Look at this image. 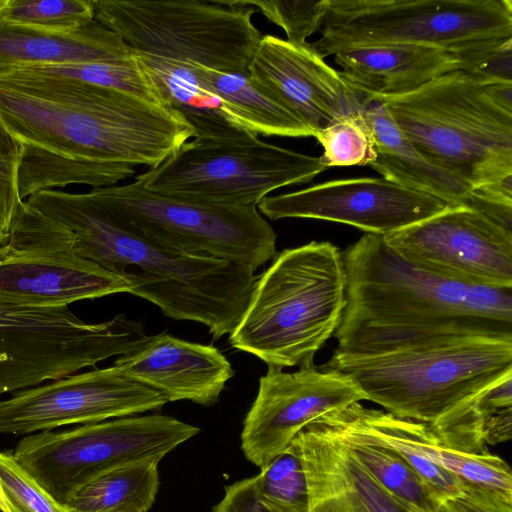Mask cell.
Masks as SVG:
<instances>
[{
	"label": "cell",
	"mask_w": 512,
	"mask_h": 512,
	"mask_svg": "<svg viewBox=\"0 0 512 512\" xmlns=\"http://www.w3.org/2000/svg\"><path fill=\"white\" fill-rule=\"evenodd\" d=\"M0 122L20 147L22 201L69 184L114 186L194 137L167 106L33 69L0 72Z\"/></svg>",
	"instance_id": "6da1fadb"
},
{
	"label": "cell",
	"mask_w": 512,
	"mask_h": 512,
	"mask_svg": "<svg viewBox=\"0 0 512 512\" xmlns=\"http://www.w3.org/2000/svg\"><path fill=\"white\" fill-rule=\"evenodd\" d=\"M26 203L70 232V253L124 277L130 294L152 302L165 316L203 324L213 340L239 323L257 280L253 269L153 240L91 191L43 190Z\"/></svg>",
	"instance_id": "7a4b0ae2"
},
{
	"label": "cell",
	"mask_w": 512,
	"mask_h": 512,
	"mask_svg": "<svg viewBox=\"0 0 512 512\" xmlns=\"http://www.w3.org/2000/svg\"><path fill=\"white\" fill-rule=\"evenodd\" d=\"M347 305L336 351L377 353L451 334H512V288L454 280L404 259L366 233L342 252Z\"/></svg>",
	"instance_id": "3957f363"
},
{
	"label": "cell",
	"mask_w": 512,
	"mask_h": 512,
	"mask_svg": "<svg viewBox=\"0 0 512 512\" xmlns=\"http://www.w3.org/2000/svg\"><path fill=\"white\" fill-rule=\"evenodd\" d=\"M321 368L349 375L387 412L434 429L512 374V334L443 335L367 354L335 350Z\"/></svg>",
	"instance_id": "277c9868"
},
{
	"label": "cell",
	"mask_w": 512,
	"mask_h": 512,
	"mask_svg": "<svg viewBox=\"0 0 512 512\" xmlns=\"http://www.w3.org/2000/svg\"><path fill=\"white\" fill-rule=\"evenodd\" d=\"M346 305L347 275L337 246L312 241L284 249L257 276L229 341L268 367L312 364L337 331Z\"/></svg>",
	"instance_id": "5b68a950"
},
{
	"label": "cell",
	"mask_w": 512,
	"mask_h": 512,
	"mask_svg": "<svg viewBox=\"0 0 512 512\" xmlns=\"http://www.w3.org/2000/svg\"><path fill=\"white\" fill-rule=\"evenodd\" d=\"M388 110L431 164L471 189L512 175V111L463 70L404 94L364 96Z\"/></svg>",
	"instance_id": "8992f818"
},
{
	"label": "cell",
	"mask_w": 512,
	"mask_h": 512,
	"mask_svg": "<svg viewBox=\"0 0 512 512\" xmlns=\"http://www.w3.org/2000/svg\"><path fill=\"white\" fill-rule=\"evenodd\" d=\"M322 57L379 45L414 44L463 56L512 38L511 0H329Z\"/></svg>",
	"instance_id": "52a82bcc"
},
{
	"label": "cell",
	"mask_w": 512,
	"mask_h": 512,
	"mask_svg": "<svg viewBox=\"0 0 512 512\" xmlns=\"http://www.w3.org/2000/svg\"><path fill=\"white\" fill-rule=\"evenodd\" d=\"M95 20L134 53L248 73L262 38L252 7L219 0H93Z\"/></svg>",
	"instance_id": "ba28073f"
},
{
	"label": "cell",
	"mask_w": 512,
	"mask_h": 512,
	"mask_svg": "<svg viewBox=\"0 0 512 512\" xmlns=\"http://www.w3.org/2000/svg\"><path fill=\"white\" fill-rule=\"evenodd\" d=\"M326 168L319 157L264 142L246 132L194 137L135 177L147 190L201 203L257 206L273 190L310 182Z\"/></svg>",
	"instance_id": "9c48e42d"
},
{
	"label": "cell",
	"mask_w": 512,
	"mask_h": 512,
	"mask_svg": "<svg viewBox=\"0 0 512 512\" xmlns=\"http://www.w3.org/2000/svg\"><path fill=\"white\" fill-rule=\"evenodd\" d=\"M199 431L167 415L127 416L30 434L12 453L47 493L65 505L76 490L101 474L135 462L161 461Z\"/></svg>",
	"instance_id": "30bf717a"
},
{
	"label": "cell",
	"mask_w": 512,
	"mask_h": 512,
	"mask_svg": "<svg viewBox=\"0 0 512 512\" xmlns=\"http://www.w3.org/2000/svg\"><path fill=\"white\" fill-rule=\"evenodd\" d=\"M146 337L143 325L124 314L87 323L68 306L0 302V396L94 367Z\"/></svg>",
	"instance_id": "8fae6325"
},
{
	"label": "cell",
	"mask_w": 512,
	"mask_h": 512,
	"mask_svg": "<svg viewBox=\"0 0 512 512\" xmlns=\"http://www.w3.org/2000/svg\"><path fill=\"white\" fill-rule=\"evenodd\" d=\"M92 194L147 237L188 254L256 271L276 253V234L257 206L201 203L166 196L139 182L93 188Z\"/></svg>",
	"instance_id": "7c38bea8"
},
{
	"label": "cell",
	"mask_w": 512,
	"mask_h": 512,
	"mask_svg": "<svg viewBox=\"0 0 512 512\" xmlns=\"http://www.w3.org/2000/svg\"><path fill=\"white\" fill-rule=\"evenodd\" d=\"M70 238L65 227L23 201L0 245V302L62 307L130 292L124 277L70 253Z\"/></svg>",
	"instance_id": "4fadbf2b"
},
{
	"label": "cell",
	"mask_w": 512,
	"mask_h": 512,
	"mask_svg": "<svg viewBox=\"0 0 512 512\" xmlns=\"http://www.w3.org/2000/svg\"><path fill=\"white\" fill-rule=\"evenodd\" d=\"M382 237L404 259L431 272L512 288V230L468 205L448 206Z\"/></svg>",
	"instance_id": "5bb4252c"
},
{
	"label": "cell",
	"mask_w": 512,
	"mask_h": 512,
	"mask_svg": "<svg viewBox=\"0 0 512 512\" xmlns=\"http://www.w3.org/2000/svg\"><path fill=\"white\" fill-rule=\"evenodd\" d=\"M156 390L113 365L71 374L0 400V434L30 435L69 424L96 423L159 410Z\"/></svg>",
	"instance_id": "9a60e30c"
},
{
	"label": "cell",
	"mask_w": 512,
	"mask_h": 512,
	"mask_svg": "<svg viewBox=\"0 0 512 512\" xmlns=\"http://www.w3.org/2000/svg\"><path fill=\"white\" fill-rule=\"evenodd\" d=\"M366 400L347 374L302 365L295 372L268 367L243 422L241 449L261 468L283 452L295 436L318 417Z\"/></svg>",
	"instance_id": "2e32d148"
},
{
	"label": "cell",
	"mask_w": 512,
	"mask_h": 512,
	"mask_svg": "<svg viewBox=\"0 0 512 512\" xmlns=\"http://www.w3.org/2000/svg\"><path fill=\"white\" fill-rule=\"evenodd\" d=\"M445 201L384 178H353L264 197L257 209L270 220L310 218L386 235L445 210Z\"/></svg>",
	"instance_id": "e0dca14e"
},
{
	"label": "cell",
	"mask_w": 512,
	"mask_h": 512,
	"mask_svg": "<svg viewBox=\"0 0 512 512\" xmlns=\"http://www.w3.org/2000/svg\"><path fill=\"white\" fill-rule=\"evenodd\" d=\"M312 422L340 440L413 453L464 482L512 500L511 469L502 458L489 451L473 453L454 448L425 423L366 408L360 402L328 412Z\"/></svg>",
	"instance_id": "ac0fdd59"
},
{
	"label": "cell",
	"mask_w": 512,
	"mask_h": 512,
	"mask_svg": "<svg viewBox=\"0 0 512 512\" xmlns=\"http://www.w3.org/2000/svg\"><path fill=\"white\" fill-rule=\"evenodd\" d=\"M252 82L297 114L316 134L364 107L363 98L310 45L262 36L248 67ZM315 137V135H314Z\"/></svg>",
	"instance_id": "d6986e66"
},
{
	"label": "cell",
	"mask_w": 512,
	"mask_h": 512,
	"mask_svg": "<svg viewBox=\"0 0 512 512\" xmlns=\"http://www.w3.org/2000/svg\"><path fill=\"white\" fill-rule=\"evenodd\" d=\"M114 365L159 392L167 402L189 400L210 406L234 376L229 360L212 345L189 342L166 332L147 336Z\"/></svg>",
	"instance_id": "ffe728a7"
},
{
	"label": "cell",
	"mask_w": 512,
	"mask_h": 512,
	"mask_svg": "<svg viewBox=\"0 0 512 512\" xmlns=\"http://www.w3.org/2000/svg\"><path fill=\"white\" fill-rule=\"evenodd\" d=\"M308 486L307 512H420L385 490L349 447L314 422L292 440Z\"/></svg>",
	"instance_id": "44dd1931"
},
{
	"label": "cell",
	"mask_w": 512,
	"mask_h": 512,
	"mask_svg": "<svg viewBox=\"0 0 512 512\" xmlns=\"http://www.w3.org/2000/svg\"><path fill=\"white\" fill-rule=\"evenodd\" d=\"M334 56L341 77L361 97L408 93L463 66L454 52L414 44L363 47Z\"/></svg>",
	"instance_id": "7402d4cb"
},
{
	"label": "cell",
	"mask_w": 512,
	"mask_h": 512,
	"mask_svg": "<svg viewBox=\"0 0 512 512\" xmlns=\"http://www.w3.org/2000/svg\"><path fill=\"white\" fill-rule=\"evenodd\" d=\"M133 50L96 20L73 31H47L0 21V72L90 62H119Z\"/></svg>",
	"instance_id": "603a6c76"
},
{
	"label": "cell",
	"mask_w": 512,
	"mask_h": 512,
	"mask_svg": "<svg viewBox=\"0 0 512 512\" xmlns=\"http://www.w3.org/2000/svg\"><path fill=\"white\" fill-rule=\"evenodd\" d=\"M363 116L375 141L376 157L369 164L384 179L436 197L451 206L465 205L470 187L427 161L402 134L387 108L364 99Z\"/></svg>",
	"instance_id": "cb8c5ba5"
},
{
	"label": "cell",
	"mask_w": 512,
	"mask_h": 512,
	"mask_svg": "<svg viewBox=\"0 0 512 512\" xmlns=\"http://www.w3.org/2000/svg\"><path fill=\"white\" fill-rule=\"evenodd\" d=\"M134 54L162 103L182 116L193 129L194 137H232L248 132L234 121L195 63Z\"/></svg>",
	"instance_id": "d4e9b609"
},
{
	"label": "cell",
	"mask_w": 512,
	"mask_h": 512,
	"mask_svg": "<svg viewBox=\"0 0 512 512\" xmlns=\"http://www.w3.org/2000/svg\"><path fill=\"white\" fill-rule=\"evenodd\" d=\"M196 67L242 129L256 135L314 137L297 114L259 89L248 73L217 71L199 64Z\"/></svg>",
	"instance_id": "484cf974"
},
{
	"label": "cell",
	"mask_w": 512,
	"mask_h": 512,
	"mask_svg": "<svg viewBox=\"0 0 512 512\" xmlns=\"http://www.w3.org/2000/svg\"><path fill=\"white\" fill-rule=\"evenodd\" d=\"M160 461L146 460L110 470L76 490L71 512H148L158 494Z\"/></svg>",
	"instance_id": "4316f807"
},
{
	"label": "cell",
	"mask_w": 512,
	"mask_h": 512,
	"mask_svg": "<svg viewBox=\"0 0 512 512\" xmlns=\"http://www.w3.org/2000/svg\"><path fill=\"white\" fill-rule=\"evenodd\" d=\"M341 441L376 481L401 503L420 512H437L441 500L397 451Z\"/></svg>",
	"instance_id": "83f0119b"
},
{
	"label": "cell",
	"mask_w": 512,
	"mask_h": 512,
	"mask_svg": "<svg viewBox=\"0 0 512 512\" xmlns=\"http://www.w3.org/2000/svg\"><path fill=\"white\" fill-rule=\"evenodd\" d=\"M263 503L274 512H307L308 486L299 452L293 443L254 476Z\"/></svg>",
	"instance_id": "f1b7e54d"
},
{
	"label": "cell",
	"mask_w": 512,
	"mask_h": 512,
	"mask_svg": "<svg viewBox=\"0 0 512 512\" xmlns=\"http://www.w3.org/2000/svg\"><path fill=\"white\" fill-rule=\"evenodd\" d=\"M95 20L93 0H0V21L47 31H73Z\"/></svg>",
	"instance_id": "f546056e"
},
{
	"label": "cell",
	"mask_w": 512,
	"mask_h": 512,
	"mask_svg": "<svg viewBox=\"0 0 512 512\" xmlns=\"http://www.w3.org/2000/svg\"><path fill=\"white\" fill-rule=\"evenodd\" d=\"M25 69L74 78L86 83L119 90L148 102L165 106L135 54L129 60L119 62H90Z\"/></svg>",
	"instance_id": "4dcf8cb0"
},
{
	"label": "cell",
	"mask_w": 512,
	"mask_h": 512,
	"mask_svg": "<svg viewBox=\"0 0 512 512\" xmlns=\"http://www.w3.org/2000/svg\"><path fill=\"white\" fill-rule=\"evenodd\" d=\"M362 110L340 116L316 132L324 148L319 159L326 169L369 165L375 159L374 137Z\"/></svg>",
	"instance_id": "1f68e13d"
},
{
	"label": "cell",
	"mask_w": 512,
	"mask_h": 512,
	"mask_svg": "<svg viewBox=\"0 0 512 512\" xmlns=\"http://www.w3.org/2000/svg\"><path fill=\"white\" fill-rule=\"evenodd\" d=\"M235 3L259 10L270 22L281 27L287 41L303 45L320 30L329 11V0H240Z\"/></svg>",
	"instance_id": "d6a6232c"
},
{
	"label": "cell",
	"mask_w": 512,
	"mask_h": 512,
	"mask_svg": "<svg viewBox=\"0 0 512 512\" xmlns=\"http://www.w3.org/2000/svg\"><path fill=\"white\" fill-rule=\"evenodd\" d=\"M0 485L10 512H71L36 482L12 451H0Z\"/></svg>",
	"instance_id": "836d02e7"
},
{
	"label": "cell",
	"mask_w": 512,
	"mask_h": 512,
	"mask_svg": "<svg viewBox=\"0 0 512 512\" xmlns=\"http://www.w3.org/2000/svg\"><path fill=\"white\" fill-rule=\"evenodd\" d=\"M19 160V144L0 122V245L8 239L23 202L17 185Z\"/></svg>",
	"instance_id": "e575fe53"
},
{
	"label": "cell",
	"mask_w": 512,
	"mask_h": 512,
	"mask_svg": "<svg viewBox=\"0 0 512 512\" xmlns=\"http://www.w3.org/2000/svg\"><path fill=\"white\" fill-rule=\"evenodd\" d=\"M461 70L480 82H512V38L468 54Z\"/></svg>",
	"instance_id": "d590c367"
},
{
	"label": "cell",
	"mask_w": 512,
	"mask_h": 512,
	"mask_svg": "<svg viewBox=\"0 0 512 512\" xmlns=\"http://www.w3.org/2000/svg\"><path fill=\"white\" fill-rule=\"evenodd\" d=\"M212 512H274L259 497L255 478L248 477L225 487L222 499Z\"/></svg>",
	"instance_id": "8d00e7d4"
},
{
	"label": "cell",
	"mask_w": 512,
	"mask_h": 512,
	"mask_svg": "<svg viewBox=\"0 0 512 512\" xmlns=\"http://www.w3.org/2000/svg\"><path fill=\"white\" fill-rule=\"evenodd\" d=\"M450 499L465 512H512V500L468 482L457 497Z\"/></svg>",
	"instance_id": "74e56055"
},
{
	"label": "cell",
	"mask_w": 512,
	"mask_h": 512,
	"mask_svg": "<svg viewBox=\"0 0 512 512\" xmlns=\"http://www.w3.org/2000/svg\"><path fill=\"white\" fill-rule=\"evenodd\" d=\"M437 512H465L452 499H444L440 501Z\"/></svg>",
	"instance_id": "f35d334b"
},
{
	"label": "cell",
	"mask_w": 512,
	"mask_h": 512,
	"mask_svg": "<svg viewBox=\"0 0 512 512\" xmlns=\"http://www.w3.org/2000/svg\"><path fill=\"white\" fill-rule=\"evenodd\" d=\"M0 510L2 512H10L9 508L7 506V503H6V500H5V497H4L1 485H0Z\"/></svg>",
	"instance_id": "ab89813d"
},
{
	"label": "cell",
	"mask_w": 512,
	"mask_h": 512,
	"mask_svg": "<svg viewBox=\"0 0 512 512\" xmlns=\"http://www.w3.org/2000/svg\"><path fill=\"white\" fill-rule=\"evenodd\" d=\"M0 512H2V511L0 510Z\"/></svg>",
	"instance_id": "60d3db41"
}]
</instances>
